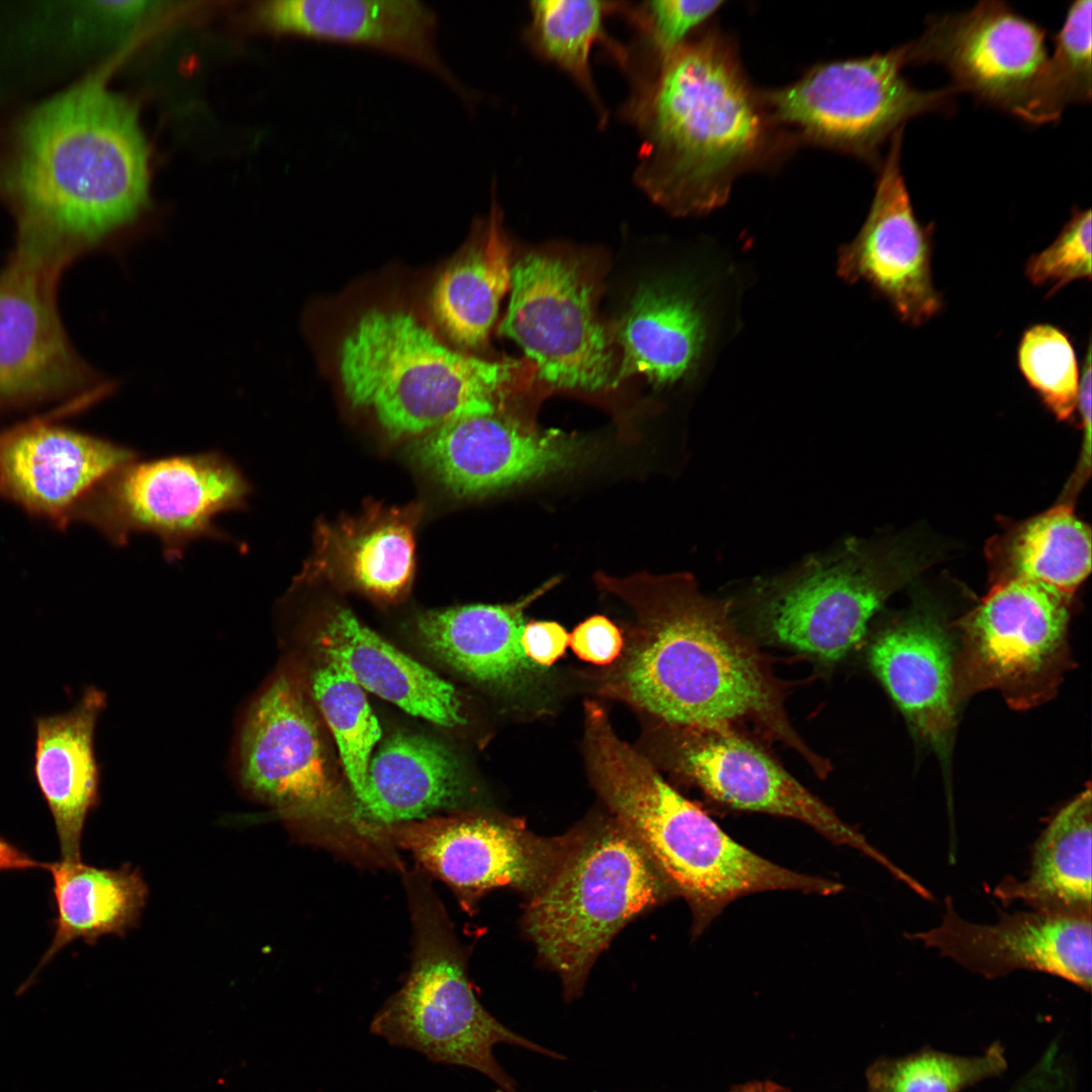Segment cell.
<instances>
[{"label": "cell", "mask_w": 1092, "mask_h": 1092, "mask_svg": "<svg viewBox=\"0 0 1092 1092\" xmlns=\"http://www.w3.org/2000/svg\"><path fill=\"white\" fill-rule=\"evenodd\" d=\"M148 188L136 111L97 74L27 109L0 142V201L16 243L68 265L130 224Z\"/></svg>", "instance_id": "6da1fadb"}, {"label": "cell", "mask_w": 1092, "mask_h": 1092, "mask_svg": "<svg viewBox=\"0 0 1092 1092\" xmlns=\"http://www.w3.org/2000/svg\"><path fill=\"white\" fill-rule=\"evenodd\" d=\"M623 69L631 93L621 113L641 141L636 184L674 215L722 205L735 178L767 154L774 123L735 50L710 31Z\"/></svg>", "instance_id": "7a4b0ae2"}, {"label": "cell", "mask_w": 1092, "mask_h": 1092, "mask_svg": "<svg viewBox=\"0 0 1092 1092\" xmlns=\"http://www.w3.org/2000/svg\"><path fill=\"white\" fill-rule=\"evenodd\" d=\"M633 610L635 626L602 693L673 725L726 730L776 712L764 670L730 617L687 573L597 574Z\"/></svg>", "instance_id": "3957f363"}, {"label": "cell", "mask_w": 1092, "mask_h": 1092, "mask_svg": "<svg viewBox=\"0 0 1092 1092\" xmlns=\"http://www.w3.org/2000/svg\"><path fill=\"white\" fill-rule=\"evenodd\" d=\"M594 786L673 894L687 900L695 932L747 894L795 890L831 895L842 890L837 882L791 871L739 844L630 746L602 760Z\"/></svg>", "instance_id": "277c9868"}, {"label": "cell", "mask_w": 1092, "mask_h": 1092, "mask_svg": "<svg viewBox=\"0 0 1092 1092\" xmlns=\"http://www.w3.org/2000/svg\"><path fill=\"white\" fill-rule=\"evenodd\" d=\"M455 351L414 315L371 309L343 338L338 366L345 394L370 408L392 437L428 434L502 408L529 365Z\"/></svg>", "instance_id": "5b68a950"}, {"label": "cell", "mask_w": 1092, "mask_h": 1092, "mask_svg": "<svg viewBox=\"0 0 1092 1092\" xmlns=\"http://www.w3.org/2000/svg\"><path fill=\"white\" fill-rule=\"evenodd\" d=\"M673 895L634 837L615 819L582 829L549 882L530 897L524 928L574 998L615 934Z\"/></svg>", "instance_id": "8992f818"}, {"label": "cell", "mask_w": 1092, "mask_h": 1092, "mask_svg": "<svg viewBox=\"0 0 1092 1092\" xmlns=\"http://www.w3.org/2000/svg\"><path fill=\"white\" fill-rule=\"evenodd\" d=\"M915 566L898 548L847 540L750 587L749 606L775 642L825 662L843 658Z\"/></svg>", "instance_id": "52a82bcc"}, {"label": "cell", "mask_w": 1092, "mask_h": 1092, "mask_svg": "<svg viewBox=\"0 0 1092 1092\" xmlns=\"http://www.w3.org/2000/svg\"><path fill=\"white\" fill-rule=\"evenodd\" d=\"M510 291L498 334L523 350L541 381L586 392L615 387L618 356L598 312L600 276L587 261L528 253L512 265Z\"/></svg>", "instance_id": "ba28073f"}, {"label": "cell", "mask_w": 1092, "mask_h": 1092, "mask_svg": "<svg viewBox=\"0 0 1092 1092\" xmlns=\"http://www.w3.org/2000/svg\"><path fill=\"white\" fill-rule=\"evenodd\" d=\"M907 44L818 65L762 95L774 123L801 139L876 161L881 146L923 113L948 109L951 87L922 90L903 75Z\"/></svg>", "instance_id": "9c48e42d"}, {"label": "cell", "mask_w": 1092, "mask_h": 1092, "mask_svg": "<svg viewBox=\"0 0 1092 1092\" xmlns=\"http://www.w3.org/2000/svg\"><path fill=\"white\" fill-rule=\"evenodd\" d=\"M249 492L242 472L218 453L130 461L88 491L70 524H88L120 546L133 533L154 534L173 560L197 538L223 537L213 519L243 509Z\"/></svg>", "instance_id": "30bf717a"}, {"label": "cell", "mask_w": 1092, "mask_h": 1092, "mask_svg": "<svg viewBox=\"0 0 1092 1092\" xmlns=\"http://www.w3.org/2000/svg\"><path fill=\"white\" fill-rule=\"evenodd\" d=\"M1071 598L1028 579H997L959 624L958 698L994 689L1016 709L1049 700L1069 665Z\"/></svg>", "instance_id": "8fae6325"}, {"label": "cell", "mask_w": 1092, "mask_h": 1092, "mask_svg": "<svg viewBox=\"0 0 1092 1092\" xmlns=\"http://www.w3.org/2000/svg\"><path fill=\"white\" fill-rule=\"evenodd\" d=\"M370 1031L433 1063L473 1069L503 1092H516L515 1083L493 1056L495 1045L558 1057L493 1017L473 993L454 948L429 929L421 933L405 983L375 1014Z\"/></svg>", "instance_id": "7c38bea8"}, {"label": "cell", "mask_w": 1092, "mask_h": 1092, "mask_svg": "<svg viewBox=\"0 0 1092 1092\" xmlns=\"http://www.w3.org/2000/svg\"><path fill=\"white\" fill-rule=\"evenodd\" d=\"M66 267L15 244L0 272V412L61 399L93 403L109 389L62 324L57 288Z\"/></svg>", "instance_id": "4fadbf2b"}, {"label": "cell", "mask_w": 1092, "mask_h": 1092, "mask_svg": "<svg viewBox=\"0 0 1092 1092\" xmlns=\"http://www.w3.org/2000/svg\"><path fill=\"white\" fill-rule=\"evenodd\" d=\"M299 679L281 672L251 706L240 738V774L257 799L293 822H350L353 810L334 775Z\"/></svg>", "instance_id": "5bb4252c"}, {"label": "cell", "mask_w": 1092, "mask_h": 1092, "mask_svg": "<svg viewBox=\"0 0 1092 1092\" xmlns=\"http://www.w3.org/2000/svg\"><path fill=\"white\" fill-rule=\"evenodd\" d=\"M460 897L510 887L530 897L561 867L579 836L542 837L517 822L480 815L425 818L384 829Z\"/></svg>", "instance_id": "9a60e30c"}, {"label": "cell", "mask_w": 1092, "mask_h": 1092, "mask_svg": "<svg viewBox=\"0 0 1092 1092\" xmlns=\"http://www.w3.org/2000/svg\"><path fill=\"white\" fill-rule=\"evenodd\" d=\"M415 453L448 490L469 497L576 469L590 447L581 437L541 430L502 407L425 434Z\"/></svg>", "instance_id": "2e32d148"}, {"label": "cell", "mask_w": 1092, "mask_h": 1092, "mask_svg": "<svg viewBox=\"0 0 1092 1092\" xmlns=\"http://www.w3.org/2000/svg\"><path fill=\"white\" fill-rule=\"evenodd\" d=\"M908 64L942 65L952 88L1011 114L1046 60V30L1004 1L928 18L907 42Z\"/></svg>", "instance_id": "e0dca14e"}, {"label": "cell", "mask_w": 1092, "mask_h": 1092, "mask_svg": "<svg viewBox=\"0 0 1092 1092\" xmlns=\"http://www.w3.org/2000/svg\"><path fill=\"white\" fill-rule=\"evenodd\" d=\"M904 127L891 138L875 194L857 236L839 252L838 274L866 281L906 324L920 326L938 313L941 298L931 273L932 230L917 218L901 169Z\"/></svg>", "instance_id": "ac0fdd59"}, {"label": "cell", "mask_w": 1092, "mask_h": 1092, "mask_svg": "<svg viewBox=\"0 0 1092 1092\" xmlns=\"http://www.w3.org/2000/svg\"><path fill=\"white\" fill-rule=\"evenodd\" d=\"M84 406L66 403L0 430V495L63 529L92 487L134 458L127 448L58 423Z\"/></svg>", "instance_id": "d6986e66"}, {"label": "cell", "mask_w": 1092, "mask_h": 1092, "mask_svg": "<svg viewBox=\"0 0 1092 1092\" xmlns=\"http://www.w3.org/2000/svg\"><path fill=\"white\" fill-rule=\"evenodd\" d=\"M940 924L906 937L993 979L1016 970L1060 977L1084 990L1092 979L1091 914L1041 910L1001 913L995 924L963 919L949 897Z\"/></svg>", "instance_id": "ffe728a7"}, {"label": "cell", "mask_w": 1092, "mask_h": 1092, "mask_svg": "<svg viewBox=\"0 0 1092 1092\" xmlns=\"http://www.w3.org/2000/svg\"><path fill=\"white\" fill-rule=\"evenodd\" d=\"M696 732L682 745L679 764L710 798L737 810L797 819L830 841L861 851L903 883L908 880V874L753 743L727 729Z\"/></svg>", "instance_id": "44dd1931"}, {"label": "cell", "mask_w": 1092, "mask_h": 1092, "mask_svg": "<svg viewBox=\"0 0 1092 1092\" xmlns=\"http://www.w3.org/2000/svg\"><path fill=\"white\" fill-rule=\"evenodd\" d=\"M260 17L269 28L371 46L411 59L468 93L437 48L438 17L418 0H274Z\"/></svg>", "instance_id": "7402d4cb"}, {"label": "cell", "mask_w": 1092, "mask_h": 1092, "mask_svg": "<svg viewBox=\"0 0 1092 1092\" xmlns=\"http://www.w3.org/2000/svg\"><path fill=\"white\" fill-rule=\"evenodd\" d=\"M869 663L918 736L944 753L954 726L956 663L947 634L927 614H913L882 631Z\"/></svg>", "instance_id": "603a6c76"}, {"label": "cell", "mask_w": 1092, "mask_h": 1092, "mask_svg": "<svg viewBox=\"0 0 1092 1092\" xmlns=\"http://www.w3.org/2000/svg\"><path fill=\"white\" fill-rule=\"evenodd\" d=\"M327 662L411 715L444 727L466 722L450 682L383 640L350 611L335 612L317 638Z\"/></svg>", "instance_id": "cb8c5ba5"}, {"label": "cell", "mask_w": 1092, "mask_h": 1092, "mask_svg": "<svg viewBox=\"0 0 1092 1092\" xmlns=\"http://www.w3.org/2000/svg\"><path fill=\"white\" fill-rule=\"evenodd\" d=\"M466 783L456 756L442 743L397 733L372 755L364 787L355 798L356 826H394L459 805Z\"/></svg>", "instance_id": "d4e9b609"}, {"label": "cell", "mask_w": 1092, "mask_h": 1092, "mask_svg": "<svg viewBox=\"0 0 1092 1092\" xmlns=\"http://www.w3.org/2000/svg\"><path fill=\"white\" fill-rule=\"evenodd\" d=\"M558 581L552 578L511 604L427 612L417 621L419 637L464 676L493 688L516 687L537 669L521 645L525 611Z\"/></svg>", "instance_id": "484cf974"}, {"label": "cell", "mask_w": 1092, "mask_h": 1092, "mask_svg": "<svg viewBox=\"0 0 1092 1092\" xmlns=\"http://www.w3.org/2000/svg\"><path fill=\"white\" fill-rule=\"evenodd\" d=\"M105 704L89 688L68 712L35 720L33 776L55 821L64 860H81L85 819L98 798L93 738Z\"/></svg>", "instance_id": "4316f807"}, {"label": "cell", "mask_w": 1092, "mask_h": 1092, "mask_svg": "<svg viewBox=\"0 0 1092 1092\" xmlns=\"http://www.w3.org/2000/svg\"><path fill=\"white\" fill-rule=\"evenodd\" d=\"M611 333L620 351L614 386L636 374L664 386L695 367L706 328L697 302L686 291L648 285L638 290Z\"/></svg>", "instance_id": "83f0119b"}, {"label": "cell", "mask_w": 1092, "mask_h": 1092, "mask_svg": "<svg viewBox=\"0 0 1092 1092\" xmlns=\"http://www.w3.org/2000/svg\"><path fill=\"white\" fill-rule=\"evenodd\" d=\"M412 510L371 509L335 528L323 527L309 567L368 594L393 599L410 585L415 567Z\"/></svg>", "instance_id": "f1b7e54d"}, {"label": "cell", "mask_w": 1092, "mask_h": 1092, "mask_svg": "<svg viewBox=\"0 0 1092 1092\" xmlns=\"http://www.w3.org/2000/svg\"><path fill=\"white\" fill-rule=\"evenodd\" d=\"M1091 824L1088 785L1037 838L1027 878H1004L994 895L1005 904L1021 901L1033 910L1092 914Z\"/></svg>", "instance_id": "f546056e"}, {"label": "cell", "mask_w": 1092, "mask_h": 1092, "mask_svg": "<svg viewBox=\"0 0 1092 1092\" xmlns=\"http://www.w3.org/2000/svg\"><path fill=\"white\" fill-rule=\"evenodd\" d=\"M57 906L55 934L37 970L70 942H91L104 934H122L136 922L148 889L128 866L99 869L81 860L47 863Z\"/></svg>", "instance_id": "4dcf8cb0"}, {"label": "cell", "mask_w": 1092, "mask_h": 1092, "mask_svg": "<svg viewBox=\"0 0 1092 1092\" xmlns=\"http://www.w3.org/2000/svg\"><path fill=\"white\" fill-rule=\"evenodd\" d=\"M487 226L482 241L443 272L431 296L438 324L454 343L465 348L485 343L499 302L510 290V249L496 211Z\"/></svg>", "instance_id": "1f68e13d"}, {"label": "cell", "mask_w": 1092, "mask_h": 1092, "mask_svg": "<svg viewBox=\"0 0 1092 1092\" xmlns=\"http://www.w3.org/2000/svg\"><path fill=\"white\" fill-rule=\"evenodd\" d=\"M992 551L997 579H1028L1070 597L1091 569L1090 529L1068 503L1013 527Z\"/></svg>", "instance_id": "d6a6232c"}, {"label": "cell", "mask_w": 1092, "mask_h": 1092, "mask_svg": "<svg viewBox=\"0 0 1092 1092\" xmlns=\"http://www.w3.org/2000/svg\"><path fill=\"white\" fill-rule=\"evenodd\" d=\"M620 2L600 0H535L530 2V21L525 38L541 58L557 65L589 98L604 122L605 107L590 66L593 48L602 42L615 57L621 47L606 33L608 15Z\"/></svg>", "instance_id": "836d02e7"}, {"label": "cell", "mask_w": 1092, "mask_h": 1092, "mask_svg": "<svg viewBox=\"0 0 1092 1092\" xmlns=\"http://www.w3.org/2000/svg\"><path fill=\"white\" fill-rule=\"evenodd\" d=\"M1091 0L1074 1L1054 36V50L1031 81L1013 115L1042 124L1054 122L1072 104L1091 100Z\"/></svg>", "instance_id": "e575fe53"}, {"label": "cell", "mask_w": 1092, "mask_h": 1092, "mask_svg": "<svg viewBox=\"0 0 1092 1092\" xmlns=\"http://www.w3.org/2000/svg\"><path fill=\"white\" fill-rule=\"evenodd\" d=\"M309 691L334 735L356 798L364 787L373 749L381 737L378 720L365 691L329 662L310 674Z\"/></svg>", "instance_id": "d590c367"}, {"label": "cell", "mask_w": 1092, "mask_h": 1092, "mask_svg": "<svg viewBox=\"0 0 1092 1092\" xmlns=\"http://www.w3.org/2000/svg\"><path fill=\"white\" fill-rule=\"evenodd\" d=\"M1006 1067L1003 1048L993 1043L972 1057L927 1050L881 1059L869 1067L866 1079L868 1092H961L1001 1075Z\"/></svg>", "instance_id": "8d00e7d4"}, {"label": "cell", "mask_w": 1092, "mask_h": 1092, "mask_svg": "<svg viewBox=\"0 0 1092 1092\" xmlns=\"http://www.w3.org/2000/svg\"><path fill=\"white\" fill-rule=\"evenodd\" d=\"M1018 367L1043 404L1061 421L1077 407L1079 370L1068 336L1051 325H1035L1023 334Z\"/></svg>", "instance_id": "74e56055"}, {"label": "cell", "mask_w": 1092, "mask_h": 1092, "mask_svg": "<svg viewBox=\"0 0 1092 1092\" xmlns=\"http://www.w3.org/2000/svg\"><path fill=\"white\" fill-rule=\"evenodd\" d=\"M722 1L654 0L638 6L620 3L640 33V57L659 58L680 47L722 5Z\"/></svg>", "instance_id": "f35d334b"}, {"label": "cell", "mask_w": 1092, "mask_h": 1092, "mask_svg": "<svg viewBox=\"0 0 1092 1092\" xmlns=\"http://www.w3.org/2000/svg\"><path fill=\"white\" fill-rule=\"evenodd\" d=\"M1091 210L1076 208L1057 239L1030 257L1025 275L1034 285H1050L1053 294L1080 279H1091Z\"/></svg>", "instance_id": "ab89813d"}, {"label": "cell", "mask_w": 1092, "mask_h": 1092, "mask_svg": "<svg viewBox=\"0 0 1092 1092\" xmlns=\"http://www.w3.org/2000/svg\"><path fill=\"white\" fill-rule=\"evenodd\" d=\"M624 645L621 630L603 615L585 619L569 635V646L575 655L598 665L616 661L621 656Z\"/></svg>", "instance_id": "60d3db41"}, {"label": "cell", "mask_w": 1092, "mask_h": 1092, "mask_svg": "<svg viewBox=\"0 0 1092 1092\" xmlns=\"http://www.w3.org/2000/svg\"><path fill=\"white\" fill-rule=\"evenodd\" d=\"M521 645L527 658L536 666L554 664L569 645V634L553 621H532L525 624Z\"/></svg>", "instance_id": "b9f144b4"}, {"label": "cell", "mask_w": 1092, "mask_h": 1092, "mask_svg": "<svg viewBox=\"0 0 1092 1092\" xmlns=\"http://www.w3.org/2000/svg\"><path fill=\"white\" fill-rule=\"evenodd\" d=\"M1091 347L1088 345L1085 360L1083 362L1082 372L1079 381V390L1077 398V407L1081 417V424L1083 428V451L1082 459L1079 465L1077 475L1079 478L1084 477L1085 471L1090 467V451H1091Z\"/></svg>", "instance_id": "7bdbcfd3"}, {"label": "cell", "mask_w": 1092, "mask_h": 1092, "mask_svg": "<svg viewBox=\"0 0 1092 1092\" xmlns=\"http://www.w3.org/2000/svg\"><path fill=\"white\" fill-rule=\"evenodd\" d=\"M37 867L46 868V864L37 862L0 837V871L31 869Z\"/></svg>", "instance_id": "ee69618b"}, {"label": "cell", "mask_w": 1092, "mask_h": 1092, "mask_svg": "<svg viewBox=\"0 0 1092 1092\" xmlns=\"http://www.w3.org/2000/svg\"><path fill=\"white\" fill-rule=\"evenodd\" d=\"M726 1092H791L788 1088L768 1080H758L732 1087Z\"/></svg>", "instance_id": "f6af8a7d"}]
</instances>
